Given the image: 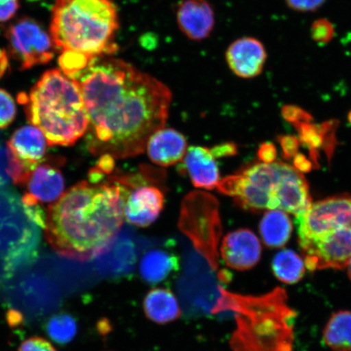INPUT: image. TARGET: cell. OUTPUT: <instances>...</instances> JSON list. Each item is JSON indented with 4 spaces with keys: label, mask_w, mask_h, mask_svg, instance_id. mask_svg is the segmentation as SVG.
<instances>
[{
    "label": "cell",
    "mask_w": 351,
    "mask_h": 351,
    "mask_svg": "<svg viewBox=\"0 0 351 351\" xmlns=\"http://www.w3.org/2000/svg\"><path fill=\"white\" fill-rule=\"evenodd\" d=\"M71 79L80 87L89 117L86 142L92 155L137 156L165 128L172 101L169 87L125 61L96 57Z\"/></svg>",
    "instance_id": "1"
},
{
    "label": "cell",
    "mask_w": 351,
    "mask_h": 351,
    "mask_svg": "<svg viewBox=\"0 0 351 351\" xmlns=\"http://www.w3.org/2000/svg\"><path fill=\"white\" fill-rule=\"evenodd\" d=\"M130 189L108 175L76 184L47 212L46 239L60 256L86 262L108 252L124 222Z\"/></svg>",
    "instance_id": "2"
},
{
    "label": "cell",
    "mask_w": 351,
    "mask_h": 351,
    "mask_svg": "<svg viewBox=\"0 0 351 351\" xmlns=\"http://www.w3.org/2000/svg\"><path fill=\"white\" fill-rule=\"evenodd\" d=\"M212 313H234L237 328L230 344L234 351H292L296 313L283 289L261 296H245L219 288Z\"/></svg>",
    "instance_id": "3"
},
{
    "label": "cell",
    "mask_w": 351,
    "mask_h": 351,
    "mask_svg": "<svg viewBox=\"0 0 351 351\" xmlns=\"http://www.w3.org/2000/svg\"><path fill=\"white\" fill-rule=\"evenodd\" d=\"M17 99L50 146H72L86 134L89 117L80 87L60 69L44 73L29 93L22 92Z\"/></svg>",
    "instance_id": "4"
},
{
    "label": "cell",
    "mask_w": 351,
    "mask_h": 351,
    "mask_svg": "<svg viewBox=\"0 0 351 351\" xmlns=\"http://www.w3.org/2000/svg\"><path fill=\"white\" fill-rule=\"evenodd\" d=\"M217 189L232 197L239 208L252 213L280 210L298 216L313 204L304 174L282 161L245 166L221 180Z\"/></svg>",
    "instance_id": "5"
},
{
    "label": "cell",
    "mask_w": 351,
    "mask_h": 351,
    "mask_svg": "<svg viewBox=\"0 0 351 351\" xmlns=\"http://www.w3.org/2000/svg\"><path fill=\"white\" fill-rule=\"evenodd\" d=\"M298 241L311 271L340 270L351 261V195L311 204L296 216Z\"/></svg>",
    "instance_id": "6"
},
{
    "label": "cell",
    "mask_w": 351,
    "mask_h": 351,
    "mask_svg": "<svg viewBox=\"0 0 351 351\" xmlns=\"http://www.w3.org/2000/svg\"><path fill=\"white\" fill-rule=\"evenodd\" d=\"M119 19L111 0H56L51 36L56 51L77 52L92 58L112 56Z\"/></svg>",
    "instance_id": "7"
},
{
    "label": "cell",
    "mask_w": 351,
    "mask_h": 351,
    "mask_svg": "<svg viewBox=\"0 0 351 351\" xmlns=\"http://www.w3.org/2000/svg\"><path fill=\"white\" fill-rule=\"evenodd\" d=\"M178 227L208 262L210 269L218 270L222 226L216 197L197 191L188 194L182 201Z\"/></svg>",
    "instance_id": "8"
},
{
    "label": "cell",
    "mask_w": 351,
    "mask_h": 351,
    "mask_svg": "<svg viewBox=\"0 0 351 351\" xmlns=\"http://www.w3.org/2000/svg\"><path fill=\"white\" fill-rule=\"evenodd\" d=\"M11 54L21 70L50 62L56 51L53 39L38 21L22 17L6 30Z\"/></svg>",
    "instance_id": "9"
},
{
    "label": "cell",
    "mask_w": 351,
    "mask_h": 351,
    "mask_svg": "<svg viewBox=\"0 0 351 351\" xmlns=\"http://www.w3.org/2000/svg\"><path fill=\"white\" fill-rule=\"evenodd\" d=\"M219 252L227 267L247 271L253 269L261 261L262 247L260 239L252 230L239 229L225 236Z\"/></svg>",
    "instance_id": "10"
},
{
    "label": "cell",
    "mask_w": 351,
    "mask_h": 351,
    "mask_svg": "<svg viewBox=\"0 0 351 351\" xmlns=\"http://www.w3.org/2000/svg\"><path fill=\"white\" fill-rule=\"evenodd\" d=\"M62 163L60 159L49 163L45 160L38 165L23 185L26 192L21 199L40 204L58 199L64 191V178L60 169Z\"/></svg>",
    "instance_id": "11"
},
{
    "label": "cell",
    "mask_w": 351,
    "mask_h": 351,
    "mask_svg": "<svg viewBox=\"0 0 351 351\" xmlns=\"http://www.w3.org/2000/svg\"><path fill=\"white\" fill-rule=\"evenodd\" d=\"M165 195L160 189L147 182L130 189L124 216L131 225L146 228L155 222L164 208Z\"/></svg>",
    "instance_id": "12"
},
{
    "label": "cell",
    "mask_w": 351,
    "mask_h": 351,
    "mask_svg": "<svg viewBox=\"0 0 351 351\" xmlns=\"http://www.w3.org/2000/svg\"><path fill=\"white\" fill-rule=\"evenodd\" d=\"M228 65L235 75L241 78H254L262 73L267 60L265 46L251 37L238 39L226 52Z\"/></svg>",
    "instance_id": "13"
},
{
    "label": "cell",
    "mask_w": 351,
    "mask_h": 351,
    "mask_svg": "<svg viewBox=\"0 0 351 351\" xmlns=\"http://www.w3.org/2000/svg\"><path fill=\"white\" fill-rule=\"evenodd\" d=\"M177 19L182 33L195 41L207 38L215 24L214 12L207 0H180Z\"/></svg>",
    "instance_id": "14"
},
{
    "label": "cell",
    "mask_w": 351,
    "mask_h": 351,
    "mask_svg": "<svg viewBox=\"0 0 351 351\" xmlns=\"http://www.w3.org/2000/svg\"><path fill=\"white\" fill-rule=\"evenodd\" d=\"M47 144L40 130L25 125L13 133L7 149L26 169L32 172L46 160Z\"/></svg>",
    "instance_id": "15"
},
{
    "label": "cell",
    "mask_w": 351,
    "mask_h": 351,
    "mask_svg": "<svg viewBox=\"0 0 351 351\" xmlns=\"http://www.w3.org/2000/svg\"><path fill=\"white\" fill-rule=\"evenodd\" d=\"M210 149L192 146L187 149L183 163L179 167L182 173H187L196 188L213 190L219 181V171Z\"/></svg>",
    "instance_id": "16"
},
{
    "label": "cell",
    "mask_w": 351,
    "mask_h": 351,
    "mask_svg": "<svg viewBox=\"0 0 351 351\" xmlns=\"http://www.w3.org/2000/svg\"><path fill=\"white\" fill-rule=\"evenodd\" d=\"M146 150L152 163L161 167L173 166L185 157L187 142L178 130L163 128L148 140Z\"/></svg>",
    "instance_id": "17"
},
{
    "label": "cell",
    "mask_w": 351,
    "mask_h": 351,
    "mask_svg": "<svg viewBox=\"0 0 351 351\" xmlns=\"http://www.w3.org/2000/svg\"><path fill=\"white\" fill-rule=\"evenodd\" d=\"M339 122L335 120L313 124L304 123L295 126L298 132V139L300 143L308 149L310 160L315 168H318L319 152L322 149L326 152L328 157L332 155L337 144L335 132Z\"/></svg>",
    "instance_id": "18"
},
{
    "label": "cell",
    "mask_w": 351,
    "mask_h": 351,
    "mask_svg": "<svg viewBox=\"0 0 351 351\" xmlns=\"http://www.w3.org/2000/svg\"><path fill=\"white\" fill-rule=\"evenodd\" d=\"M146 317L158 324H169L182 317V310L174 293L169 289H151L144 298Z\"/></svg>",
    "instance_id": "19"
},
{
    "label": "cell",
    "mask_w": 351,
    "mask_h": 351,
    "mask_svg": "<svg viewBox=\"0 0 351 351\" xmlns=\"http://www.w3.org/2000/svg\"><path fill=\"white\" fill-rule=\"evenodd\" d=\"M179 269L177 254L165 249H152L144 254L139 265L140 275L145 282L159 284Z\"/></svg>",
    "instance_id": "20"
},
{
    "label": "cell",
    "mask_w": 351,
    "mask_h": 351,
    "mask_svg": "<svg viewBox=\"0 0 351 351\" xmlns=\"http://www.w3.org/2000/svg\"><path fill=\"white\" fill-rule=\"evenodd\" d=\"M293 223L287 213L270 210L263 217L260 232L263 243L269 248L283 247L291 239Z\"/></svg>",
    "instance_id": "21"
},
{
    "label": "cell",
    "mask_w": 351,
    "mask_h": 351,
    "mask_svg": "<svg viewBox=\"0 0 351 351\" xmlns=\"http://www.w3.org/2000/svg\"><path fill=\"white\" fill-rule=\"evenodd\" d=\"M323 339L332 351H351V311L333 313L324 329Z\"/></svg>",
    "instance_id": "22"
},
{
    "label": "cell",
    "mask_w": 351,
    "mask_h": 351,
    "mask_svg": "<svg viewBox=\"0 0 351 351\" xmlns=\"http://www.w3.org/2000/svg\"><path fill=\"white\" fill-rule=\"evenodd\" d=\"M271 269L280 282L293 285L304 278L306 267L300 254L291 250H283L274 256Z\"/></svg>",
    "instance_id": "23"
},
{
    "label": "cell",
    "mask_w": 351,
    "mask_h": 351,
    "mask_svg": "<svg viewBox=\"0 0 351 351\" xmlns=\"http://www.w3.org/2000/svg\"><path fill=\"white\" fill-rule=\"evenodd\" d=\"M77 324L67 314L57 315L50 319L47 326L48 335L58 343H67L77 333Z\"/></svg>",
    "instance_id": "24"
},
{
    "label": "cell",
    "mask_w": 351,
    "mask_h": 351,
    "mask_svg": "<svg viewBox=\"0 0 351 351\" xmlns=\"http://www.w3.org/2000/svg\"><path fill=\"white\" fill-rule=\"evenodd\" d=\"M93 59L95 58L77 52L64 51L60 56L59 64L61 71L69 77L73 78L85 69Z\"/></svg>",
    "instance_id": "25"
},
{
    "label": "cell",
    "mask_w": 351,
    "mask_h": 351,
    "mask_svg": "<svg viewBox=\"0 0 351 351\" xmlns=\"http://www.w3.org/2000/svg\"><path fill=\"white\" fill-rule=\"evenodd\" d=\"M16 107L14 99L8 91L0 89V129H5L14 121Z\"/></svg>",
    "instance_id": "26"
},
{
    "label": "cell",
    "mask_w": 351,
    "mask_h": 351,
    "mask_svg": "<svg viewBox=\"0 0 351 351\" xmlns=\"http://www.w3.org/2000/svg\"><path fill=\"white\" fill-rule=\"evenodd\" d=\"M311 38L318 44H327L332 40L335 29L331 21L319 19L313 22L311 27Z\"/></svg>",
    "instance_id": "27"
},
{
    "label": "cell",
    "mask_w": 351,
    "mask_h": 351,
    "mask_svg": "<svg viewBox=\"0 0 351 351\" xmlns=\"http://www.w3.org/2000/svg\"><path fill=\"white\" fill-rule=\"evenodd\" d=\"M282 115L285 121L295 126L311 122L313 119L309 112L295 105H285L282 108Z\"/></svg>",
    "instance_id": "28"
},
{
    "label": "cell",
    "mask_w": 351,
    "mask_h": 351,
    "mask_svg": "<svg viewBox=\"0 0 351 351\" xmlns=\"http://www.w3.org/2000/svg\"><path fill=\"white\" fill-rule=\"evenodd\" d=\"M19 351H57L54 346L41 337H32L25 340L19 346Z\"/></svg>",
    "instance_id": "29"
},
{
    "label": "cell",
    "mask_w": 351,
    "mask_h": 351,
    "mask_svg": "<svg viewBox=\"0 0 351 351\" xmlns=\"http://www.w3.org/2000/svg\"><path fill=\"white\" fill-rule=\"evenodd\" d=\"M278 141L285 159H293V157L298 153V149H300L301 144L300 139L295 136L282 135L278 138Z\"/></svg>",
    "instance_id": "30"
},
{
    "label": "cell",
    "mask_w": 351,
    "mask_h": 351,
    "mask_svg": "<svg viewBox=\"0 0 351 351\" xmlns=\"http://www.w3.org/2000/svg\"><path fill=\"white\" fill-rule=\"evenodd\" d=\"M291 10L300 12H315L319 10L326 0H285Z\"/></svg>",
    "instance_id": "31"
},
{
    "label": "cell",
    "mask_w": 351,
    "mask_h": 351,
    "mask_svg": "<svg viewBox=\"0 0 351 351\" xmlns=\"http://www.w3.org/2000/svg\"><path fill=\"white\" fill-rule=\"evenodd\" d=\"M19 8V0H0V23L13 19Z\"/></svg>",
    "instance_id": "32"
},
{
    "label": "cell",
    "mask_w": 351,
    "mask_h": 351,
    "mask_svg": "<svg viewBox=\"0 0 351 351\" xmlns=\"http://www.w3.org/2000/svg\"><path fill=\"white\" fill-rule=\"evenodd\" d=\"M257 155L258 160L262 163L271 164L276 161L278 153H276V148L274 143H265L261 145Z\"/></svg>",
    "instance_id": "33"
},
{
    "label": "cell",
    "mask_w": 351,
    "mask_h": 351,
    "mask_svg": "<svg viewBox=\"0 0 351 351\" xmlns=\"http://www.w3.org/2000/svg\"><path fill=\"white\" fill-rule=\"evenodd\" d=\"M215 157L222 158L234 156L238 154V147L234 143H226L217 145L210 149Z\"/></svg>",
    "instance_id": "34"
},
{
    "label": "cell",
    "mask_w": 351,
    "mask_h": 351,
    "mask_svg": "<svg viewBox=\"0 0 351 351\" xmlns=\"http://www.w3.org/2000/svg\"><path fill=\"white\" fill-rule=\"evenodd\" d=\"M293 167L300 173H308L314 168V165L308 158H306L304 154L298 153L293 157Z\"/></svg>",
    "instance_id": "35"
},
{
    "label": "cell",
    "mask_w": 351,
    "mask_h": 351,
    "mask_svg": "<svg viewBox=\"0 0 351 351\" xmlns=\"http://www.w3.org/2000/svg\"><path fill=\"white\" fill-rule=\"evenodd\" d=\"M10 69V62L5 50L0 49V77L5 75Z\"/></svg>",
    "instance_id": "36"
},
{
    "label": "cell",
    "mask_w": 351,
    "mask_h": 351,
    "mask_svg": "<svg viewBox=\"0 0 351 351\" xmlns=\"http://www.w3.org/2000/svg\"><path fill=\"white\" fill-rule=\"evenodd\" d=\"M348 273L350 280H351V261L349 263V265H348Z\"/></svg>",
    "instance_id": "37"
},
{
    "label": "cell",
    "mask_w": 351,
    "mask_h": 351,
    "mask_svg": "<svg viewBox=\"0 0 351 351\" xmlns=\"http://www.w3.org/2000/svg\"><path fill=\"white\" fill-rule=\"evenodd\" d=\"M348 120H349V121H350V123L351 124V111L348 114Z\"/></svg>",
    "instance_id": "38"
}]
</instances>
